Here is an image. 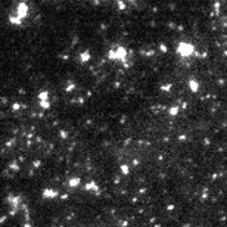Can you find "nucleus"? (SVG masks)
<instances>
[{
    "instance_id": "obj_1",
    "label": "nucleus",
    "mask_w": 227,
    "mask_h": 227,
    "mask_svg": "<svg viewBox=\"0 0 227 227\" xmlns=\"http://www.w3.org/2000/svg\"><path fill=\"white\" fill-rule=\"evenodd\" d=\"M30 15V5L27 0H19L16 2L10 9V13H9V22L12 25H22L25 19Z\"/></svg>"
}]
</instances>
